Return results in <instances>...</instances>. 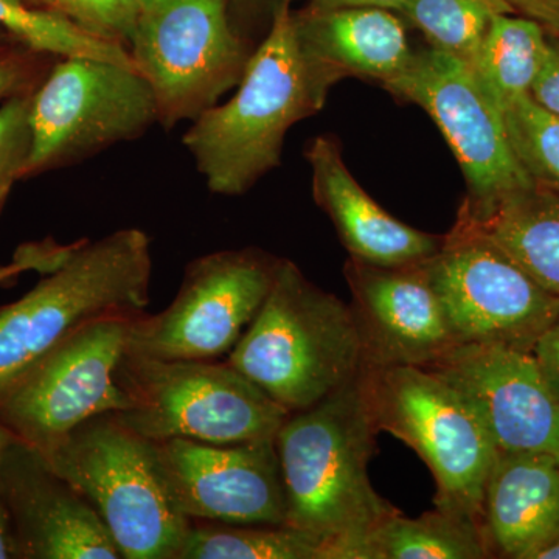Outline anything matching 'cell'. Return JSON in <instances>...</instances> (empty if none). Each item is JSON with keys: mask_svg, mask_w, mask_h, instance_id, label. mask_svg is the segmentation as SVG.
<instances>
[{"mask_svg": "<svg viewBox=\"0 0 559 559\" xmlns=\"http://www.w3.org/2000/svg\"><path fill=\"white\" fill-rule=\"evenodd\" d=\"M514 154L530 178L559 193V117L547 112L530 95L502 112Z\"/></svg>", "mask_w": 559, "mask_h": 559, "instance_id": "4316f807", "label": "cell"}, {"mask_svg": "<svg viewBox=\"0 0 559 559\" xmlns=\"http://www.w3.org/2000/svg\"><path fill=\"white\" fill-rule=\"evenodd\" d=\"M360 385L378 432L404 441L428 465L436 509L485 528V487L499 451L465 396L428 367H369Z\"/></svg>", "mask_w": 559, "mask_h": 559, "instance_id": "5b68a950", "label": "cell"}, {"mask_svg": "<svg viewBox=\"0 0 559 559\" xmlns=\"http://www.w3.org/2000/svg\"><path fill=\"white\" fill-rule=\"evenodd\" d=\"M322 543L288 525L193 522L178 559H320Z\"/></svg>", "mask_w": 559, "mask_h": 559, "instance_id": "cb8c5ba5", "label": "cell"}, {"mask_svg": "<svg viewBox=\"0 0 559 559\" xmlns=\"http://www.w3.org/2000/svg\"><path fill=\"white\" fill-rule=\"evenodd\" d=\"M382 86L425 109L439 127L468 186L463 212L479 215L535 183L514 154L498 105L465 62L428 46Z\"/></svg>", "mask_w": 559, "mask_h": 559, "instance_id": "8fae6325", "label": "cell"}, {"mask_svg": "<svg viewBox=\"0 0 559 559\" xmlns=\"http://www.w3.org/2000/svg\"><path fill=\"white\" fill-rule=\"evenodd\" d=\"M157 121L153 90L138 70L92 58H61L32 95V146L24 179L132 142Z\"/></svg>", "mask_w": 559, "mask_h": 559, "instance_id": "9c48e42d", "label": "cell"}, {"mask_svg": "<svg viewBox=\"0 0 559 559\" xmlns=\"http://www.w3.org/2000/svg\"><path fill=\"white\" fill-rule=\"evenodd\" d=\"M278 260L255 248L191 260L171 304L132 320L127 352L180 360L229 355L263 307Z\"/></svg>", "mask_w": 559, "mask_h": 559, "instance_id": "7c38bea8", "label": "cell"}, {"mask_svg": "<svg viewBox=\"0 0 559 559\" xmlns=\"http://www.w3.org/2000/svg\"><path fill=\"white\" fill-rule=\"evenodd\" d=\"M549 49V33L516 13L496 14L489 24L474 72L503 112L530 95Z\"/></svg>", "mask_w": 559, "mask_h": 559, "instance_id": "603a6c76", "label": "cell"}, {"mask_svg": "<svg viewBox=\"0 0 559 559\" xmlns=\"http://www.w3.org/2000/svg\"><path fill=\"white\" fill-rule=\"evenodd\" d=\"M0 559H17L13 525H11L9 507L2 491H0Z\"/></svg>", "mask_w": 559, "mask_h": 559, "instance_id": "e575fe53", "label": "cell"}, {"mask_svg": "<svg viewBox=\"0 0 559 559\" xmlns=\"http://www.w3.org/2000/svg\"><path fill=\"white\" fill-rule=\"evenodd\" d=\"M532 353L544 380L559 403V318L539 334Z\"/></svg>", "mask_w": 559, "mask_h": 559, "instance_id": "1f68e13d", "label": "cell"}, {"mask_svg": "<svg viewBox=\"0 0 559 559\" xmlns=\"http://www.w3.org/2000/svg\"><path fill=\"white\" fill-rule=\"evenodd\" d=\"M9 44H17V43H14V40L11 39L10 36L7 35L5 32L0 31V47L9 46Z\"/></svg>", "mask_w": 559, "mask_h": 559, "instance_id": "60d3db41", "label": "cell"}, {"mask_svg": "<svg viewBox=\"0 0 559 559\" xmlns=\"http://www.w3.org/2000/svg\"><path fill=\"white\" fill-rule=\"evenodd\" d=\"M33 92L10 98L0 106V215L5 209L11 190L16 182L24 179L31 156Z\"/></svg>", "mask_w": 559, "mask_h": 559, "instance_id": "f1b7e54d", "label": "cell"}, {"mask_svg": "<svg viewBox=\"0 0 559 559\" xmlns=\"http://www.w3.org/2000/svg\"><path fill=\"white\" fill-rule=\"evenodd\" d=\"M481 525L436 509L421 516L390 514L360 544L358 559H484L491 557Z\"/></svg>", "mask_w": 559, "mask_h": 559, "instance_id": "7402d4cb", "label": "cell"}, {"mask_svg": "<svg viewBox=\"0 0 559 559\" xmlns=\"http://www.w3.org/2000/svg\"><path fill=\"white\" fill-rule=\"evenodd\" d=\"M117 382L130 400L117 417L151 441L275 439L289 415L227 360L157 359L127 352Z\"/></svg>", "mask_w": 559, "mask_h": 559, "instance_id": "52a82bcc", "label": "cell"}, {"mask_svg": "<svg viewBox=\"0 0 559 559\" xmlns=\"http://www.w3.org/2000/svg\"><path fill=\"white\" fill-rule=\"evenodd\" d=\"M484 525L492 551L535 558L559 530V459L498 452L485 487Z\"/></svg>", "mask_w": 559, "mask_h": 559, "instance_id": "d6986e66", "label": "cell"}, {"mask_svg": "<svg viewBox=\"0 0 559 559\" xmlns=\"http://www.w3.org/2000/svg\"><path fill=\"white\" fill-rule=\"evenodd\" d=\"M426 261L377 266L349 257L345 263L364 369L426 367L457 345Z\"/></svg>", "mask_w": 559, "mask_h": 559, "instance_id": "2e32d148", "label": "cell"}, {"mask_svg": "<svg viewBox=\"0 0 559 559\" xmlns=\"http://www.w3.org/2000/svg\"><path fill=\"white\" fill-rule=\"evenodd\" d=\"M533 559H559V530L554 539L535 555Z\"/></svg>", "mask_w": 559, "mask_h": 559, "instance_id": "8d00e7d4", "label": "cell"}, {"mask_svg": "<svg viewBox=\"0 0 559 559\" xmlns=\"http://www.w3.org/2000/svg\"><path fill=\"white\" fill-rule=\"evenodd\" d=\"M33 270L32 261L24 253L16 252L13 263L9 266H0V286H10L16 282L21 272Z\"/></svg>", "mask_w": 559, "mask_h": 559, "instance_id": "d590c367", "label": "cell"}, {"mask_svg": "<svg viewBox=\"0 0 559 559\" xmlns=\"http://www.w3.org/2000/svg\"><path fill=\"white\" fill-rule=\"evenodd\" d=\"M230 0H157L139 13L130 55L165 130L193 121L240 84L253 51L234 27Z\"/></svg>", "mask_w": 559, "mask_h": 559, "instance_id": "ba28073f", "label": "cell"}, {"mask_svg": "<svg viewBox=\"0 0 559 559\" xmlns=\"http://www.w3.org/2000/svg\"><path fill=\"white\" fill-rule=\"evenodd\" d=\"M153 253L140 229L75 242L57 270L0 307V400L36 360L94 320L140 314L150 305Z\"/></svg>", "mask_w": 559, "mask_h": 559, "instance_id": "277c9868", "label": "cell"}, {"mask_svg": "<svg viewBox=\"0 0 559 559\" xmlns=\"http://www.w3.org/2000/svg\"><path fill=\"white\" fill-rule=\"evenodd\" d=\"M426 270L457 344L532 352L539 334L559 318V297L462 221L444 235Z\"/></svg>", "mask_w": 559, "mask_h": 559, "instance_id": "4fadbf2b", "label": "cell"}, {"mask_svg": "<svg viewBox=\"0 0 559 559\" xmlns=\"http://www.w3.org/2000/svg\"><path fill=\"white\" fill-rule=\"evenodd\" d=\"M138 316L94 320L55 345L0 400V425L47 455L81 423L127 411L117 367Z\"/></svg>", "mask_w": 559, "mask_h": 559, "instance_id": "30bf717a", "label": "cell"}, {"mask_svg": "<svg viewBox=\"0 0 559 559\" xmlns=\"http://www.w3.org/2000/svg\"><path fill=\"white\" fill-rule=\"evenodd\" d=\"M49 55L25 49L21 44L0 47V102L31 94L49 73Z\"/></svg>", "mask_w": 559, "mask_h": 559, "instance_id": "f546056e", "label": "cell"}, {"mask_svg": "<svg viewBox=\"0 0 559 559\" xmlns=\"http://www.w3.org/2000/svg\"><path fill=\"white\" fill-rule=\"evenodd\" d=\"M514 13L506 0H406L400 16L436 47L476 69L492 17Z\"/></svg>", "mask_w": 559, "mask_h": 559, "instance_id": "d4e9b609", "label": "cell"}, {"mask_svg": "<svg viewBox=\"0 0 559 559\" xmlns=\"http://www.w3.org/2000/svg\"><path fill=\"white\" fill-rule=\"evenodd\" d=\"M521 16L538 22L550 36H559V0H506Z\"/></svg>", "mask_w": 559, "mask_h": 559, "instance_id": "d6a6232c", "label": "cell"}, {"mask_svg": "<svg viewBox=\"0 0 559 559\" xmlns=\"http://www.w3.org/2000/svg\"><path fill=\"white\" fill-rule=\"evenodd\" d=\"M377 433L359 374L314 406L289 414L275 436L285 525L318 538L320 559H358L371 530L399 511L370 484Z\"/></svg>", "mask_w": 559, "mask_h": 559, "instance_id": "6da1fadb", "label": "cell"}, {"mask_svg": "<svg viewBox=\"0 0 559 559\" xmlns=\"http://www.w3.org/2000/svg\"><path fill=\"white\" fill-rule=\"evenodd\" d=\"M16 440V437H14L5 426L0 425V452L5 450L10 443H13V441Z\"/></svg>", "mask_w": 559, "mask_h": 559, "instance_id": "74e56055", "label": "cell"}, {"mask_svg": "<svg viewBox=\"0 0 559 559\" xmlns=\"http://www.w3.org/2000/svg\"><path fill=\"white\" fill-rule=\"evenodd\" d=\"M0 491L17 559H123L90 500L20 440L0 452Z\"/></svg>", "mask_w": 559, "mask_h": 559, "instance_id": "e0dca14e", "label": "cell"}, {"mask_svg": "<svg viewBox=\"0 0 559 559\" xmlns=\"http://www.w3.org/2000/svg\"><path fill=\"white\" fill-rule=\"evenodd\" d=\"M21 2H22V0H21Z\"/></svg>", "mask_w": 559, "mask_h": 559, "instance_id": "7bdbcfd3", "label": "cell"}, {"mask_svg": "<svg viewBox=\"0 0 559 559\" xmlns=\"http://www.w3.org/2000/svg\"><path fill=\"white\" fill-rule=\"evenodd\" d=\"M426 367L465 396L499 452L559 459V403L532 352L457 344Z\"/></svg>", "mask_w": 559, "mask_h": 559, "instance_id": "9a60e30c", "label": "cell"}, {"mask_svg": "<svg viewBox=\"0 0 559 559\" xmlns=\"http://www.w3.org/2000/svg\"><path fill=\"white\" fill-rule=\"evenodd\" d=\"M175 509L191 522L285 524V489L275 439L212 444L154 441Z\"/></svg>", "mask_w": 559, "mask_h": 559, "instance_id": "5bb4252c", "label": "cell"}, {"mask_svg": "<svg viewBox=\"0 0 559 559\" xmlns=\"http://www.w3.org/2000/svg\"><path fill=\"white\" fill-rule=\"evenodd\" d=\"M32 9L58 14L91 33L97 38L120 44L128 49L138 11L131 9L124 0H22Z\"/></svg>", "mask_w": 559, "mask_h": 559, "instance_id": "83f0119b", "label": "cell"}, {"mask_svg": "<svg viewBox=\"0 0 559 559\" xmlns=\"http://www.w3.org/2000/svg\"><path fill=\"white\" fill-rule=\"evenodd\" d=\"M406 0H308V10L381 9L399 14Z\"/></svg>", "mask_w": 559, "mask_h": 559, "instance_id": "836d02e7", "label": "cell"}, {"mask_svg": "<svg viewBox=\"0 0 559 559\" xmlns=\"http://www.w3.org/2000/svg\"><path fill=\"white\" fill-rule=\"evenodd\" d=\"M290 2H275L234 97L204 110L182 135L212 193L240 197L277 168L290 128L322 110L336 84L301 49Z\"/></svg>", "mask_w": 559, "mask_h": 559, "instance_id": "7a4b0ae2", "label": "cell"}, {"mask_svg": "<svg viewBox=\"0 0 559 559\" xmlns=\"http://www.w3.org/2000/svg\"><path fill=\"white\" fill-rule=\"evenodd\" d=\"M0 266H2V264H0Z\"/></svg>", "mask_w": 559, "mask_h": 559, "instance_id": "b9f144b4", "label": "cell"}, {"mask_svg": "<svg viewBox=\"0 0 559 559\" xmlns=\"http://www.w3.org/2000/svg\"><path fill=\"white\" fill-rule=\"evenodd\" d=\"M468 224L498 246L522 271L559 297V193L533 183L479 215L459 210Z\"/></svg>", "mask_w": 559, "mask_h": 559, "instance_id": "44dd1931", "label": "cell"}, {"mask_svg": "<svg viewBox=\"0 0 559 559\" xmlns=\"http://www.w3.org/2000/svg\"><path fill=\"white\" fill-rule=\"evenodd\" d=\"M316 204L329 215L349 257L377 266H407L432 259L444 235H430L401 223L356 182L340 142L319 135L305 150Z\"/></svg>", "mask_w": 559, "mask_h": 559, "instance_id": "ac0fdd59", "label": "cell"}, {"mask_svg": "<svg viewBox=\"0 0 559 559\" xmlns=\"http://www.w3.org/2000/svg\"><path fill=\"white\" fill-rule=\"evenodd\" d=\"M227 362L289 414L314 406L364 370L352 307L286 259Z\"/></svg>", "mask_w": 559, "mask_h": 559, "instance_id": "3957f363", "label": "cell"}, {"mask_svg": "<svg viewBox=\"0 0 559 559\" xmlns=\"http://www.w3.org/2000/svg\"><path fill=\"white\" fill-rule=\"evenodd\" d=\"M131 9H134L139 13H142L143 10L150 9L153 3H156L157 0H124Z\"/></svg>", "mask_w": 559, "mask_h": 559, "instance_id": "f35d334b", "label": "cell"}, {"mask_svg": "<svg viewBox=\"0 0 559 559\" xmlns=\"http://www.w3.org/2000/svg\"><path fill=\"white\" fill-rule=\"evenodd\" d=\"M0 31L25 49L60 58H92L134 68L130 50L97 38L72 22L32 7L21 0H0Z\"/></svg>", "mask_w": 559, "mask_h": 559, "instance_id": "484cf974", "label": "cell"}, {"mask_svg": "<svg viewBox=\"0 0 559 559\" xmlns=\"http://www.w3.org/2000/svg\"><path fill=\"white\" fill-rule=\"evenodd\" d=\"M301 49L333 80L385 81L409 64L414 50L399 14L381 9L294 11Z\"/></svg>", "mask_w": 559, "mask_h": 559, "instance_id": "ffe728a7", "label": "cell"}, {"mask_svg": "<svg viewBox=\"0 0 559 559\" xmlns=\"http://www.w3.org/2000/svg\"><path fill=\"white\" fill-rule=\"evenodd\" d=\"M84 496L123 559H178L193 522L168 498L154 441L114 412L81 423L44 455Z\"/></svg>", "mask_w": 559, "mask_h": 559, "instance_id": "8992f818", "label": "cell"}, {"mask_svg": "<svg viewBox=\"0 0 559 559\" xmlns=\"http://www.w3.org/2000/svg\"><path fill=\"white\" fill-rule=\"evenodd\" d=\"M530 97L547 112L559 117V36L549 35V49Z\"/></svg>", "mask_w": 559, "mask_h": 559, "instance_id": "4dcf8cb0", "label": "cell"}, {"mask_svg": "<svg viewBox=\"0 0 559 559\" xmlns=\"http://www.w3.org/2000/svg\"><path fill=\"white\" fill-rule=\"evenodd\" d=\"M231 3H237L238 7H242V9H250V7L260 5L263 0H230Z\"/></svg>", "mask_w": 559, "mask_h": 559, "instance_id": "ab89813d", "label": "cell"}]
</instances>
